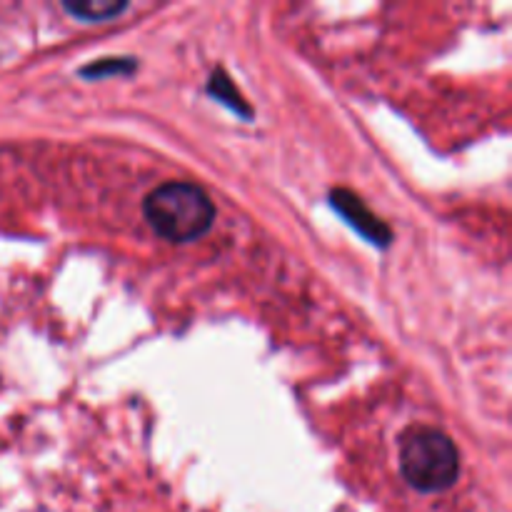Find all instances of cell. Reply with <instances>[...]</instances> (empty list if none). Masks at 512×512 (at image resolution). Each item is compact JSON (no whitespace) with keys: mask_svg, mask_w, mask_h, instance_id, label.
I'll return each mask as SVG.
<instances>
[{"mask_svg":"<svg viewBox=\"0 0 512 512\" xmlns=\"http://www.w3.org/2000/svg\"><path fill=\"white\" fill-rule=\"evenodd\" d=\"M143 213L160 238L190 243L213 228L215 205L198 185L163 183L145 198Z\"/></svg>","mask_w":512,"mask_h":512,"instance_id":"obj_1","label":"cell"},{"mask_svg":"<svg viewBox=\"0 0 512 512\" xmlns=\"http://www.w3.org/2000/svg\"><path fill=\"white\" fill-rule=\"evenodd\" d=\"M400 473L420 493H443L460 475L458 448L440 430H408L400 443Z\"/></svg>","mask_w":512,"mask_h":512,"instance_id":"obj_2","label":"cell"},{"mask_svg":"<svg viewBox=\"0 0 512 512\" xmlns=\"http://www.w3.org/2000/svg\"><path fill=\"white\" fill-rule=\"evenodd\" d=\"M330 203H333V208L338 210V213L343 215L368 243L380 245V248H385V245L390 243V238H393L390 228L363 203V198H360L358 193H353V190L348 188H335L330 190Z\"/></svg>","mask_w":512,"mask_h":512,"instance_id":"obj_3","label":"cell"},{"mask_svg":"<svg viewBox=\"0 0 512 512\" xmlns=\"http://www.w3.org/2000/svg\"><path fill=\"white\" fill-rule=\"evenodd\" d=\"M65 13L75 15L78 20H88V23H103V20L115 18V15L125 13L128 3L125 0H65Z\"/></svg>","mask_w":512,"mask_h":512,"instance_id":"obj_4","label":"cell"},{"mask_svg":"<svg viewBox=\"0 0 512 512\" xmlns=\"http://www.w3.org/2000/svg\"><path fill=\"white\" fill-rule=\"evenodd\" d=\"M208 93L215 95V98H218L220 103L228 105L230 110H235V113H238L240 118H250V115H253L250 105L245 103V98H243V95H240V90L235 88L233 80H230L228 75L223 73V70H215V73L210 75Z\"/></svg>","mask_w":512,"mask_h":512,"instance_id":"obj_5","label":"cell"},{"mask_svg":"<svg viewBox=\"0 0 512 512\" xmlns=\"http://www.w3.org/2000/svg\"><path fill=\"white\" fill-rule=\"evenodd\" d=\"M135 70V60L133 58H103L98 63H90L80 70L83 78H103V75L110 73H130Z\"/></svg>","mask_w":512,"mask_h":512,"instance_id":"obj_6","label":"cell"}]
</instances>
